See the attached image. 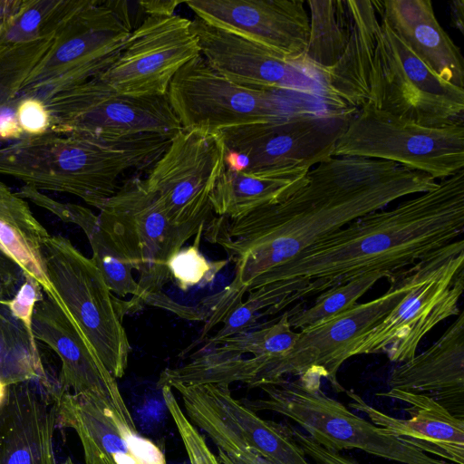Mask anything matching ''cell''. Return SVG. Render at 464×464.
<instances>
[{
	"label": "cell",
	"mask_w": 464,
	"mask_h": 464,
	"mask_svg": "<svg viewBox=\"0 0 464 464\" xmlns=\"http://www.w3.org/2000/svg\"><path fill=\"white\" fill-rule=\"evenodd\" d=\"M437 185L429 175L394 162L331 157L313 167L304 183L284 200L233 219L218 216L204 235L236 264L227 286L245 295L258 277L320 238Z\"/></svg>",
	"instance_id": "cell-1"
},
{
	"label": "cell",
	"mask_w": 464,
	"mask_h": 464,
	"mask_svg": "<svg viewBox=\"0 0 464 464\" xmlns=\"http://www.w3.org/2000/svg\"><path fill=\"white\" fill-rule=\"evenodd\" d=\"M464 232V169L392 209L360 217L320 238L248 288L271 297L275 314L292 303L380 272L388 281Z\"/></svg>",
	"instance_id": "cell-2"
},
{
	"label": "cell",
	"mask_w": 464,
	"mask_h": 464,
	"mask_svg": "<svg viewBox=\"0 0 464 464\" xmlns=\"http://www.w3.org/2000/svg\"><path fill=\"white\" fill-rule=\"evenodd\" d=\"M173 136L93 138L48 131L0 148V175L67 193L99 209L130 170L152 167Z\"/></svg>",
	"instance_id": "cell-3"
},
{
	"label": "cell",
	"mask_w": 464,
	"mask_h": 464,
	"mask_svg": "<svg viewBox=\"0 0 464 464\" xmlns=\"http://www.w3.org/2000/svg\"><path fill=\"white\" fill-rule=\"evenodd\" d=\"M321 376L306 372L260 386L266 397L243 403L254 411H270L296 422L314 441L339 452L361 450L401 464H453L431 457L355 413L321 389Z\"/></svg>",
	"instance_id": "cell-4"
},
{
	"label": "cell",
	"mask_w": 464,
	"mask_h": 464,
	"mask_svg": "<svg viewBox=\"0 0 464 464\" xmlns=\"http://www.w3.org/2000/svg\"><path fill=\"white\" fill-rule=\"evenodd\" d=\"M464 291V241L450 243L414 265L405 296L348 347L347 359L385 353L392 362L416 355L423 337L447 318L459 315Z\"/></svg>",
	"instance_id": "cell-5"
},
{
	"label": "cell",
	"mask_w": 464,
	"mask_h": 464,
	"mask_svg": "<svg viewBox=\"0 0 464 464\" xmlns=\"http://www.w3.org/2000/svg\"><path fill=\"white\" fill-rule=\"evenodd\" d=\"M134 28L127 2L82 0L55 33L20 95L45 102L99 76L118 59Z\"/></svg>",
	"instance_id": "cell-6"
},
{
	"label": "cell",
	"mask_w": 464,
	"mask_h": 464,
	"mask_svg": "<svg viewBox=\"0 0 464 464\" xmlns=\"http://www.w3.org/2000/svg\"><path fill=\"white\" fill-rule=\"evenodd\" d=\"M103 228L138 273V294L123 301L124 314L144 306L145 299L162 291L170 280L169 259L202 226L170 221L145 180L132 177L99 208Z\"/></svg>",
	"instance_id": "cell-7"
},
{
	"label": "cell",
	"mask_w": 464,
	"mask_h": 464,
	"mask_svg": "<svg viewBox=\"0 0 464 464\" xmlns=\"http://www.w3.org/2000/svg\"><path fill=\"white\" fill-rule=\"evenodd\" d=\"M46 276L63 309L115 378L128 367L130 345L121 302L92 262L65 237L49 236L41 247Z\"/></svg>",
	"instance_id": "cell-8"
},
{
	"label": "cell",
	"mask_w": 464,
	"mask_h": 464,
	"mask_svg": "<svg viewBox=\"0 0 464 464\" xmlns=\"http://www.w3.org/2000/svg\"><path fill=\"white\" fill-rule=\"evenodd\" d=\"M167 96L182 129L218 134L232 127L281 122L324 108L226 79L200 55L182 66Z\"/></svg>",
	"instance_id": "cell-9"
},
{
	"label": "cell",
	"mask_w": 464,
	"mask_h": 464,
	"mask_svg": "<svg viewBox=\"0 0 464 464\" xmlns=\"http://www.w3.org/2000/svg\"><path fill=\"white\" fill-rule=\"evenodd\" d=\"M386 160L445 179L464 169V123L427 127L370 105L338 139L333 157Z\"/></svg>",
	"instance_id": "cell-10"
},
{
	"label": "cell",
	"mask_w": 464,
	"mask_h": 464,
	"mask_svg": "<svg viewBox=\"0 0 464 464\" xmlns=\"http://www.w3.org/2000/svg\"><path fill=\"white\" fill-rule=\"evenodd\" d=\"M380 22L365 105L427 127L464 123V89L438 76Z\"/></svg>",
	"instance_id": "cell-11"
},
{
	"label": "cell",
	"mask_w": 464,
	"mask_h": 464,
	"mask_svg": "<svg viewBox=\"0 0 464 464\" xmlns=\"http://www.w3.org/2000/svg\"><path fill=\"white\" fill-rule=\"evenodd\" d=\"M356 112L315 110L285 121L223 130L218 134L225 146L226 166L253 175L299 163L316 166L333 157Z\"/></svg>",
	"instance_id": "cell-12"
},
{
	"label": "cell",
	"mask_w": 464,
	"mask_h": 464,
	"mask_svg": "<svg viewBox=\"0 0 464 464\" xmlns=\"http://www.w3.org/2000/svg\"><path fill=\"white\" fill-rule=\"evenodd\" d=\"M49 131L93 138L142 134L174 136L182 126L168 96H134L115 92L93 78L45 101Z\"/></svg>",
	"instance_id": "cell-13"
},
{
	"label": "cell",
	"mask_w": 464,
	"mask_h": 464,
	"mask_svg": "<svg viewBox=\"0 0 464 464\" xmlns=\"http://www.w3.org/2000/svg\"><path fill=\"white\" fill-rule=\"evenodd\" d=\"M191 28L199 53L220 75L251 89L287 93L332 111H341L324 72L305 59L289 61L266 47L195 17Z\"/></svg>",
	"instance_id": "cell-14"
},
{
	"label": "cell",
	"mask_w": 464,
	"mask_h": 464,
	"mask_svg": "<svg viewBox=\"0 0 464 464\" xmlns=\"http://www.w3.org/2000/svg\"><path fill=\"white\" fill-rule=\"evenodd\" d=\"M413 279L414 265L390 281L389 289L381 296L357 303L334 317L301 330L288 354L277 359L265 358L260 386L277 382L287 375L299 377L311 372L326 379L335 392H344L337 373L347 360L348 347L405 296Z\"/></svg>",
	"instance_id": "cell-15"
},
{
	"label": "cell",
	"mask_w": 464,
	"mask_h": 464,
	"mask_svg": "<svg viewBox=\"0 0 464 464\" xmlns=\"http://www.w3.org/2000/svg\"><path fill=\"white\" fill-rule=\"evenodd\" d=\"M225 168L218 134L182 129L144 180L172 223L208 224L214 218L210 195Z\"/></svg>",
	"instance_id": "cell-16"
},
{
	"label": "cell",
	"mask_w": 464,
	"mask_h": 464,
	"mask_svg": "<svg viewBox=\"0 0 464 464\" xmlns=\"http://www.w3.org/2000/svg\"><path fill=\"white\" fill-rule=\"evenodd\" d=\"M53 401L57 427L76 432L85 464H167L162 449L138 431L121 391L60 392Z\"/></svg>",
	"instance_id": "cell-17"
},
{
	"label": "cell",
	"mask_w": 464,
	"mask_h": 464,
	"mask_svg": "<svg viewBox=\"0 0 464 464\" xmlns=\"http://www.w3.org/2000/svg\"><path fill=\"white\" fill-rule=\"evenodd\" d=\"M198 54L191 20L148 15L131 31L118 59L95 78L123 94L166 95L178 71Z\"/></svg>",
	"instance_id": "cell-18"
},
{
	"label": "cell",
	"mask_w": 464,
	"mask_h": 464,
	"mask_svg": "<svg viewBox=\"0 0 464 464\" xmlns=\"http://www.w3.org/2000/svg\"><path fill=\"white\" fill-rule=\"evenodd\" d=\"M196 17L261 44L289 61L304 59L309 14L303 0H191Z\"/></svg>",
	"instance_id": "cell-19"
},
{
	"label": "cell",
	"mask_w": 464,
	"mask_h": 464,
	"mask_svg": "<svg viewBox=\"0 0 464 464\" xmlns=\"http://www.w3.org/2000/svg\"><path fill=\"white\" fill-rule=\"evenodd\" d=\"M344 392L351 399L348 407L366 414L374 425L431 457L464 464V420L430 397L396 389L378 393L406 404L404 411L410 418L398 419L368 404L352 390Z\"/></svg>",
	"instance_id": "cell-20"
},
{
	"label": "cell",
	"mask_w": 464,
	"mask_h": 464,
	"mask_svg": "<svg viewBox=\"0 0 464 464\" xmlns=\"http://www.w3.org/2000/svg\"><path fill=\"white\" fill-rule=\"evenodd\" d=\"M54 401L45 384L12 385L0 406V464H58Z\"/></svg>",
	"instance_id": "cell-21"
},
{
	"label": "cell",
	"mask_w": 464,
	"mask_h": 464,
	"mask_svg": "<svg viewBox=\"0 0 464 464\" xmlns=\"http://www.w3.org/2000/svg\"><path fill=\"white\" fill-rule=\"evenodd\" d=\"M32 326L36 341L46 344L61 361L57 381L62 392L110 394L120 391L116 379L75 324L44 291L34 307Z\"/></svg>",
	"instance_id": "cell-22"
},
{
	"label": "cell",
	"mask_w": 464,
	"mask_h": 464,
	"mask_svg": "<svg viewBox=\"0 0 464 464\" xmlns=\"http://www.w3.org/2000/svg\"><path fill=\"white\" fill-rule=\"evenodd\" d=\"M387 383L429 396L464 420V313L430 348L395 367Z\"/></svg>",
	"instance_id": "cell-23"
},
{
	"label": "cell",
	"mask_w": 464,
	"mask_h": 464,
	"mask_svg": "<svg viewBox=\"0 0 464 464\" xmlns=\"http://www.w3.org/2000/svg\"><path fill=\"white\" fill-rule=\"evenodd\" d=\"M377 14L438 76L464 89L460 49L440 24L430 0H372Z\"/></svg>",
	"instance_id": "cell-24"
},
{
	"label": "cell",
	"mask_w": 464,
	"mask_h": 464,
	"mask_svg": "<svg viewBox=\"0 0 464 464\" xmlns=\"http://www.w3.org/2000/svg\"><path fill=\"white\" fill-rule=\"evenodd\" d=\"M179 386L213 412L225 425L263 457L278 464H311L295 440L289 426L262 419L236 400L229 385L206 383Z\"/></svg>",
	"instance_id": "cell-25"
},
{
	"label": "cell",
	"mask_w": 464,
	"mask_h": 464,
	"mask_svg": "<svg viewBox=\"0 0 464 464\" xmlns=\"http://www.w3.org/2000/svg\"><path fill=\"white\" fill-rule=\"evenodd\" d=\"M352 17L349 41L338 61L324 70L328 88L342 110L365 105L381 22L372 0H348Z\"/></svg>",
	"instance_id": "cell-26"
},
{
	"label": "cell",
	"mask_w": 464,
	"mask_h": 464,
	"mask_svg": "<svg viewBox=\"0 0 464 464\" xmlns=\"http://www.w3.org/2000/svg\"><path fill=\"white\" fill-rule=\"evenodd\" d=\"M311 163H299L253 175L227 167L210 195L213 213L227 219L278 203L305 181Z\"/></svg>",
	"instance_id": "cell-27"
},
{
	"label": "cell",
	"mask_w": 464,
	"mask_h": 464,
	"mask_svg": "<svg viewBox=\"0 0 464 464\" xmlns=\"http://www.w3.org/2000/svg\"><path fill=\"white\" fill-rule=\"evenodd\" d=\"M17 195L48 210L62 221L78 226L85 234L92 251V260L102 273L112 294L121 297L138 294L137 280L124 254L103 228L99 215L90 208L73 203H63L50 198L41 190L23 185Z\"/></svg>",
	"instance_id": "cell-28"
},
{
	"label": "cell",
	"mask_w": 464,
	"mask_h": 464,
	"mask_svg": "<svg viewBox=\"0 0 464 464\" xmlns=\"http://www.w3.org/2000/svg\"><path fill=\"white\" fill-rule=\"evenodd\" d=\"M49 236L27 201L0 181V249L20 266L24 276L37 281L43 291L62 306L42 261L41 247Z\"/></svg>",
	"instance_id": "cell-29"
},
{
	"label": "cell",
	"mask_w": 464,
	"mask_h": 464,
	"mask_svg": "<svg viewBox=\"0 0 464 464\" xmlns=\"http://www.w3.org/2000/svg\"><path fill=\"white\" fill-rule=\"evenodd\" d=\"M82 0H0V44L53 37Z\"/></svg>",
	"instance_id": "cell-30"
},
{
	"label": "cell",
	"mask_w": 464,
	"mask_h": 464,
	"mask_svg": "<svg viewBox=\"0 0 464 464\" xmlns=\"http://www.w3.org/2000/svg\"><path fill=\"white\" fill-rule=\"evenodd\" d=\"M306 4L310 30L304 59L324 71L338 61L349 41L348 0H309Z\"/></svg>",
	"instance_id": "cell-31"
},
{
	"label": "cell",
	"mask_w": 464,
	"mask_h": 464,
	"mask_svg": "<svg viewBox=\"0 0 464 464\" xmlns=\"http://www.w3.org/2000/svg\"><path fill=\"white\" fill-rule=\"evenodd\" d=\"M0 377L8 386L31 381L51 384L56 380L44 368L38 346L1 302Z\"/></svg>",
	"instance_id": "cell-32"
},
{
	"label": "cell",
	"mask_w": 464,
	"mask_h": 464,
	"mask_svg": "<svg viewBox=\"0 0 464 464\" xmlns=\"http://www.w3.org/2000/svg\"><path fill=\"white\" fill-rule=\"evenodd\" d=\"M386 275L380 272L366 274L340 286L328 289L318 295L314 304L306 309L301 304L289 310V324L293 330L310 328L334 317L355 304L372 285Z\"/></svg>",
	"instance_id": "cell-33"
},
{
	"label": "cell",
	"mask_w": 464,
	"mask_h": 464,
	"mask_svg": "<svg viewBox=\"0 0 464 464\" xmlns=\"http://www.w3.org/2000/svg\"><path fill=\"white\" fill-rule=\"evenodd\" d=\"M289 313L285 312L275 324L256 330H248L224 340L217 345L220 350L255 357L282 358L295 344L299 333L289 324Z\"/></svg>",
	"instance_id": "cell-34"
},
{
	"label": "cell",
	"mask_w": 464,
	"mask_h": 464,
	"mask_svg": "<svg viewBox=\"0 0 464 464\" xmlns=\"http://www.w3.org/2000/svg\"><path fill=\"white\" fill-rule=\"evenodd\" d=\"M53 38L20 44H0V104L20 95L25 81L49 51Z\"/></svg>",
	"instance_id": "cell-35"
},
{
	"label": "cell",
	"mask_w": 464,
	"mask_h": 464,
	"mask_svg": "<svg viewBox=\"0 0 464 464\" xmlns=\"http://www.w3.org/2000/svg\"><path fill=\"white\" fill-rule=\"evenodd\" d=\"M206 226L195 235L193 244L179 249L168 262V268L178 286L187 291L194 286H204L211 282L228 260L208 261L199 246Z\"/></svg>",
	"instance_id": "cell-36"
},
{
	"label": "cell",
	"mask_w": 464,
	"mask_h": 464,
	"mask_svg": "<svg viewBox=\"0 0 464 464\" xmlns=\"http://www.w3.org/2000/svg\"><path fill=\"white\" fill-rule=\"evenodd\" d=\"M160 389L165 405L182 440L189 464H221L209 450L205 438L186 416L172 389L167 385Z\"/></svg>",
	"instance_id": "cell-37"
},
{
	"label": "cell",
	"mask_w": 464,
	"mask_h": 464,
	"mask_svg": "<svg viewBox=\"0 0 464 464\" xmlns=\"http://www.w3.org/2000/svg\"><path fill=\"white\" fill-rule=\"evenodd\" d=\"M271 302L252 291L245 301L239 303L223 320L222 328L206 344L218 345L227 338L248 331L262 317V309L271 307Z\"/></svg>",
	"instance_id": "cell-38"
},
{
	"label": "cell",
	"mask_w": 464,
	"mask_h": 464,
	"mask_svg": "<svg viewBox=\"0 0 464 464\" xmlns=\"http://www.w3.org/2000/svg\"><path fill=\"white\" fill-rule=\"evenodd\" d=\"M42 294L43 289L39 283L32 277L24 276L22 285L12 298L0 300L12 316L24 326L34 346H37V341L33 333V314Z\"/></svg>",
	"instance_id": "cell-39"
},
{
	"label": "cell",
	"mask_w": 464,
	"mask_h": 464,
	"mask_svg": "<svg viewBox=\"0 0 464 464\" xmlns=\"http://www.w3.org/2000/svg\"><path fill=\"white\" fill-rule=\"evenodd\" d=\"M20 96L16 117L24 137L40 136L48 132L51 128V114L45 102L35 96Z\"/></svg>",
	"instance_id": "cell-40"
},
{
	"label": "cell",
	"mask_w": 464,
	"mask_h": 464,
	"mask_svg": "<svg viewBox=\"0 0 464 464\" xmlns=\"http://www.w3.org/2000/svg\"><path fill=\"white\" fill-rule=\"evenodd\" d=\"M289 428L296 443L305 456L309 457L314 464H357L339 452L322 447L299 430L292 426H289Z\"/></svg>",
	"instance_id": "cell-41"
},
{
	"label": "cell",
	"mask_w": 464,
	"mask_h": 464,
	"mask_svg": "<svg viewBox=\"0 0 464 464\" xmlns=\"http://www.w3.org/2000/svg\"><path fill=\"white\" fill-rule=\"evenodd\" d=\"M146 304L167 309L187 320L207 321L209 317L208 309L204 303L194 306L185 305L173 301L162 291L149 295L144 301V305Z\"/></svg>",
	"instance_id": "cell-42"
},
{
	"label": "cell",
	"mask_w": 464,
	"mask_h": 464,
	"mask_svg": "<svg viewBox=\"0 0 464 464\" xmlns=\"http://www.w3.org/2000/svg\"><path fill=\"white\" fill-rule=\"evenodd\" d=\"M220 449L235 464H278L257 453L236 434L226 436Z\"/></svg>",
	"instance_id": "cell-43"
},
{
	"label": "cell",
	"mask_w": 464,
	"mask_h": 464,
	"mask_svg": "<svg viewBox=\"0 0 464 464\" xmlns=\"http://www.w3.org/2000/svg\"><path fill=\"white\" fill-rule=\"evenodd\" d=\"M24 279L20 266L0 249V300L12 298Z\"/></svg>",
	"instance_id": "cell-44"
},
{
	"label": "cell",
	"mask_w": 464,
	"mask_h": 464,
	"mask_svg": "<svg viewBox=\"0 0 464 464\" xmlns=\"http://www.w3.org/2000/svg\"><path fill=\"white\" fill-rule=\"evenodd\" d=\"M20 95L5 103L0 104V141H17L24 138L18 123L16 109Z\"/></svg>",
	"instance_id": "cell-45"
},
{
	"label": "cell",
	"mask_w": 464,
	"mask_h": 464,
	"mask_svg": "<svg viewBox=\"0 0 464 464\" xmlns=\"http://www.w3.org/2000/svg\"><path fill=\"white\" fill-rule=\"evenodd\" d=\"M184 2L175 0L139 1V8L148 15H172L177 7Z\"/></svg>",
	"instance_id": "cell-46"
},
{
	"label": "cell",
	"mask_w": 464,
	"mask_h": 464,
	"mask_svg": "<svg viewBox=\"0 0 464 464\" xmlns=\"http://www.w3.org/2000/svg\"><path fill=\"white\" fill-rule=\"evenodd\" d=\"M452 25L464 34V1L453 0L449 3Z\"/></svg>",
	"instance_id": "cell-47"
},
{
	"label": "cell",
	"mask_w": 464,
	"mask_h": 464,
	"mask_svg": "<svg viewBox=\"0 0 464 464\" xmlns=\"http://www.w3.org/2000/svg\"><path fill=\"white\" fill-rule=\"evenodd\" d=\"M218 460L221 464H235L225 452H223L221 450L218 449Z\"/></svg>",
	"instance_id": "cell-48"
},
{
	"label": "cell",
	"mask_w": 464,
	"mask_h": 464,
	"mask_svg": "<svg viewBox=\"0 0 464 464\" xmlns=\"http://www.w3.org/2000/svg\"><path fill=\"white\" fill-rule=\"evenodd\" d=\"M62 464H75L72 459L68 457Z\"/></svg>",
	"instance_id": "cell-49"
}]
</instances>
